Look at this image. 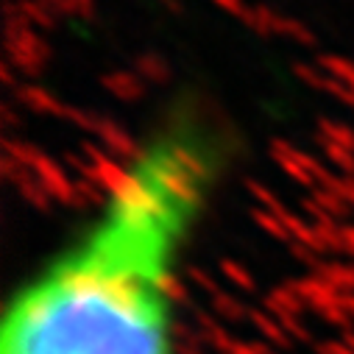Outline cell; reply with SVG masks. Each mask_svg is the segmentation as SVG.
I'll return each mask as SVG.
<instances>
[{
  "label": "cell",
  "mask_w": 354,
  "mask_h": 354,
  "mask_svg": "<svg viewBox=\"0 0 354 354\" xmlns=\"http://www.w3.org/2000/svg\"><path fill=\"white\" fill-rule=\"evenodd\" d=\"M221 182L223 140L204 118L151 126L9 293L0 354H179L187 262Z\"/></svg>",
  "instance_id": "1"
}]
</instances>
